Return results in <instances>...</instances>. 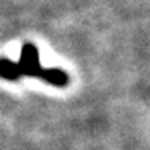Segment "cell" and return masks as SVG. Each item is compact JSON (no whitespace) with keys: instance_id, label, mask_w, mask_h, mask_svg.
<instances>
[{"instance_id":"6da1fadb","label":"cell","mask_w":150,"mask_h":150,"mask_svg":"<svg viewBox=\"0 0 150 150\" xmlns=\"http://www.w3.org/2000/svg\"><path fill=\"white\" fill-rule=\"evenodd\" d=\"M19 70H24V72H27V74L38 72V51L34 45H30V43L24 45L23 54H21Z\"/></svg>"}]
</instances>
